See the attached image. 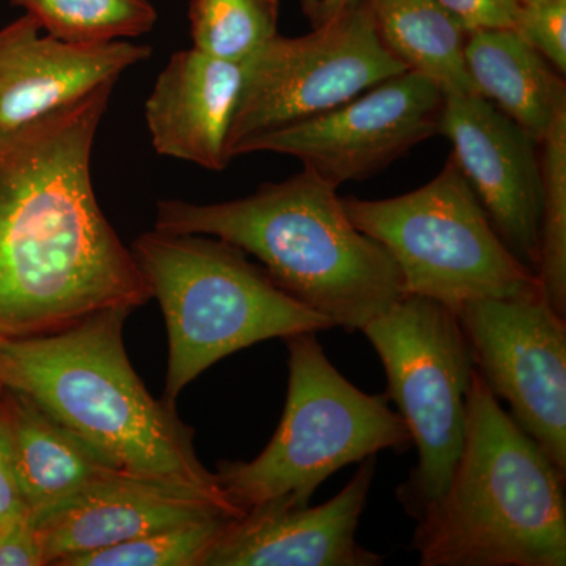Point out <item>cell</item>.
Returning <instances> with one entry per match:
<instances>
[{"label": "cell", "instance_id": "obj_5", "mask_svg": "<svg viewBox=\"0 0 566 566\" xmlns=\"http://www.w3.org/2000/svg\"><path fill=\"white\" fill-rule=\"evenodd\" d=\"M129 249L166 319L167 403L177 406L186 386L230 354L334 327L219 238L151 230Z\"/></svg>", "mask_w": 566, "mask_h": 566}, {"label": "cell", "instance_id": "obj_24", "mask_svg": "<svg viewBox=\"0 0 566 566\" xmlns=\"http://www.w3.org/2000/svg\"><path fill=\"white\" fill-rule=\"evenodd\" d=\"M513 31L565 76L566 0L521 2Z\"/></svg>", "mask_w": 566, "mask_h": 566}, {"label": "cell", "instance_id": "obj_19", "mask_svg": "<svg viewBox=\"0 0 566 566\" xmlns=\"http://www.w3.org/2000/svg\"><path fill=\"white\" fill-rule=\"evenodd\" d=\"M376 33L408 71L434 82L444 96L476 95L465 66L469 32L436 0H365Z\"/></svg>", "mask_w": 566, "mask_h": 566}, {"label": "cell", "instance_id": "obj_20", "mask_svg": "<svg viewBox=\"0 0 566 566\" xmlns=\"http://www.w3.org/2000/svg\"><path fill=\"white\" fill-rule=\"evenodd\" d=\"M55 39L71 43L132 40L155 28L150 0H11Z\"/></svg>", "mask_w": 566, "mask_h": 566}, {"label": "cell", "instance_id": "obj_2", "mask_svg": "<svg viewBox=\"0 0 566 566\" xmlns=\"http://www.w3.org/2000/svg\"><path fill=\"white\" fill-rule=\"evenodd\" d=\"M337 189L303 169L230 202L161 200L155 230L237 245L283 292L356 333L406 294L392 256L356 229Z\"/></svg>", "mask_w": 566, "mask_h": 566}, {"label": "cell", "instance_id": "obj_10", "mask_svg": "<svg viewBox=\"0 0 566 566\" xmlns=\"http://www.w3.org/2000/svg\"><path fill=\"white\" fill-rule=\"evenodd\" d=\"M446 96L415 71L379 82L348 103L244 142L237 155L277 153L334 186L381 172L441 134Z\"/></svg>", "mask_w": 566, "mask_h": 566}, {"label": "cell", "instance_id": "obj_23", "mask_svg": "<svg viewBox=\"0 0 566 566\" xmlns=\"http://www.w3.org/2000/svg\"><path fill=\"white\" fill-rule=\"evenodd\" d=\"M543 211L538 277L547 303L566 318V114L542 140Z\"/></svg>", "mask_w": 566, "mask_h": 566}, {"label": "cell", "instance_id": "obj_12", "mask_svg": "<svg viewBox=\"0 0 566 566\" xmlns=\"http://www.w3.org/2000/svg\"><path fill=\"white\" fill-rule=\"evenodd\" d=\"M441 134L506 248L538 271L542 158L534 139L479 95L446 96ZM538 274V273H536Z\"/></svg>", "mask_w": 566, "mask_h": 566}, {"label": "cell", "instance_id": "obj_22", "mask_svg": "<svg viewBox=\"0 0 566 566\" xmlns=\"http://www.w3.org/2000/svg\"><path fill=\"white\" fill-rule=\"evenodd\" d=\"M238 517L223 515L62 558L54 566H203L212 547Z\"/></svg>", "mask_w": 566, "mask_h": 566}, {"label": "cell", "instance_id": "obj_11", "mask_svg": "<svg viewBox=\"0 0 566 566\" xmlns=\"http://www.w3.org/2000/svg\"><path fill=\"white\" fill-rule=\"evenodd\" d=\"M457 316L476 371L566 474V323L545 294L468 301Z\"/></svg>", "mask_w": 566, "mask_h": 566}, {"label": "cell", "instance_id": "obj_15", "mask_svg": "<svg viewBox=\"0 0 566 566\" xmlns=\"http://www.w3.org/2000/svg\"><path fill=\"white\" fill-rule=\"evenodd\" d=\"M150 55V46L128 40H59L25 14L0 29V129L25 125L117 82Z\"/></svg>", "mask_w": 566, "mask_h": 566}, {"label": "cell", "instance_id": "obj_16", "mask_svg": "<svg viewBox=\"0 0 566 566\" xmlns=\"http://www.w3.org/2000/svg\"><path fill=\"white\" fill-rule=\"evenodd\" d=\"M241 85L243 63L196 48L175 52L145 102L153 148L202 169H226L227 137Z\"/></svg>", "mask_w": 566, "mask_h": 566}, {"label": "cell", "instance_id": "obj_8", "mask_svg": "<svg viewBox=\"0 0 566 566\" xmlns=\"http://www.w3.org/2000/svg\"><path fill=\"white\" fill-rule=\"evenodd\" d=\"M360 333L378 353L386 397L398 406L419 461L397 488L409 516L419 517L444 493L463 450L474 356L457 312L406 294Z\"/></svg>", "mask_w": 566, "mask_h": 566}, {"label": "cell", "instance_id": "obj_1", "mask_svg": "<svg viewBox=\"0 0 566 566\" xmlns=\"http://www.w3.org/2000/svg\"><path fill=\"white\" fill-rule=\"evenodd\" d=\"M115 84L0 129V337L57 333L151 300L93 189V144Z\"/></svg>", "mask_w": 566, "mask_h": 566}, {"label": "cell", "instance_id": "obj_13", "mask_svg": "<svg viewBox=\"0 0 566 566\" xmlns=\"http://www.w3.org/2000/svg\"><path fill=\"white\" fill-rule=\"evenodd\" d=\"M223 515L243 513L219 491L115 469L33 520L44 565H55L161 528Z\"/></svg>", "mask_w": 566, "mask_h": 566}, {"label": "cell", "instance_id": "obj_26", "mask_svg": "<svg viewBox=\"0 0 566 566\" xmlns=\"http://www.w3.org/2000/svg\"><path fill=\"white\" fill-rule=\"evenodd\" d=\"M0 566H44L31 513L0 527Z\"/></svg>", "mask_w": 566, "mask_h": 566}, {"label": "cell", "instance_id": "obj_3", "mask_svg": "<svg viewBox=\"0 0 566 566\" xmlns=\"http://www.w3.org/2000/svg\"><path fill=\"white\" fill-rule=\"evenodd\" d=\"M132 308L112 307L57 333L0 337V387L25 395L120 471L219 491L177 406L155 400L126 354Z\"/></svg>", "mask_w": 566, "mask_h": 566}, {"label": "cell", "instance_id": "obj_28", "mask_svg": "<svg viewBox=\"0 0 566 566\" xmlns=\"http://www.w3.org/2000/svg\"><path fill=\"white\" fill-rule=\"evenodd\" d=\"M363 0H319L318 18H316V25L323 24V22L333 20L338 13L344 10L352 9Z\"/></svg>", "mask_w": 566, "mask_h": 566}, {"label": "cell", "instance_id": "obj_21", "mask_svg": "<svg viewBox=\"0 0 566 566\" xmlns=\"http://www.w3.org/2000/svg\"><path fill=\"white\" fill-rule=\"evenodd\" d=\"M196 50L243 63L277 35L279 0H191Z\"/></svg>", "mask_w": 566, "mask_h": 566}, {"label": "cell", "instance_id": "obj_9", "mask_svg": "<svg viewBox=\"0 0 566 566\" xmlns=\"http://www.w3.org/2000/svg\"><path fill=\"white\" fill-rule=\"evenodd\" d=\"M405 71L379 40L365 0L307 35L277 33L243 62L227 158L253 137L335 109Z\"/></svg>", "mask_w": 566, "mask_h": 566}, {"label": "cell", "instance_id": "obj_14", "mask_svg": "<svg viewBox=\"0 0 566 566\" xmlns=\"http://www.w3.org/2000/svg\"><path fill=\"white\" fill-rule=\"evenodd\" d=\"M375 469L376 457L360 461L348 485L323 505L249 510L233 521L203 566H381L385 558L356 539Z\"/></svg>", "mask_w": 566, "mask_h": 566}, {"label": "cell", "instance_id": "obj_7", "mask_svg": "<svg viewBox=\"0 0 566 566\" xmlns=\"http://www.w3.org/2000/svg\"><path fill=\"white\" fill-rule=\"evenodd\" d=\"M357 230L392 256L405 294L457 311L476 300L543 293L538 274L506 248L453 156L422 188L382 200L342 197Z\"/></svg>", "mask_w": 566, "mask_h": 566}, {"label": "cell", "instance_id": "obj_27", "mask_svg": "<svg viewBox=\"0 0 566 566\" xmlns=\"http://www.w3.org/2000/svg\"><path fill=\"white\" fill-rule=\"evenodd\" d=\"M28 513L31 512L22 499L17 469H14L9 427L0 409V527Z\"/></svg>", "mask_w": 566, "mask_h": 566}, {"label": "cell", "instance_id": "obj_25", "mask_svg": "<svg viewBox=\"0 0 566 566\" xmlns=\"http://www.w3.org/2000/svg\"><path fill=\"white\" fill-rule=\"evenodd\" d=\"M469 33L482 29L515 28L517 0H436Z\"/></svg>", "mask_w": 566, "mask_h": 566}, {"label": "cell", "instance_id": "obj_17", "mask_svg": "<svg viewBox=\"0 0 566 566\" xmlns=\"http://www.w3.org/2000/svg\"><path fill=\"white\" fill-rule=\"evenodd\" d=\"M465 66L476 95L542 144L566 114L565 76L513 29L469 33Z\"/></svg>", "mask_w": 566, "mask_h": 566}, {"label": "cell", "instance_id": "obj_4", "mask_svg": "<svg viewBox=\"0 0 566 566\" xmlns=\"http://www.w3.org/2000/svg\"><path fill=\"white\" fill-rule=\"evenodd\" d=\"M463 450L417 517L422 566H565V472L499 405L476 368Z\"/></svg>", "mask_w": 566, "mask_h": 566}, {"label": "cell", "instance_id": "obj_30", "mask_svg": "<svg viewBox=\"0 0 566 566\" xmlns=\"http://www.w3.org/2000/svg\"><path fill=\"white\" fill-rule=\"evenodd\" d=\"M517 2H520V3H521V2H526V0H517Z\"/></svg>", "mask_w": 566, "mask_h": 566}, {"label": "cell", "instance_id": "obj_29", "mask_svg": "<svg viewBox=\"0 0 566 566\" xmlns=\"http://www.w3.org/2000/svg\"><path fill=\"white\" fill-rule=\"evenodd\" d=\"M297 2H300L305 18L311 21L312 28H314L316 18H318L319 0H297Z\"/></svg>", "mask_w": 566, "mask_h": 566}, {"label": "cell", "instance_id": "obj_6", "mask_svg": "<svg viewBox=\"0 0 566 566\" xmlns=\"http://www.w3.org/2000/svg\"><path fill=\"white\" fill-rule=\"evenodd\" d=\"M283 340L289 392L273 439L251 461L216 464L219 486L243 515L263 505H308L318 486L346 465L412 444L389 398L352 385L327 359L316 333Z\"/></svg>", "mask_w": 566, "mask_h": 566}, {"label": "cell", "instance_id": "obj_18", "mask_svg": "<svg viewBox=\"0 0 566 566\" xmlns=\"http://www.w3.org/2000/svg\"><path fill=\"white\" fill-rule=\"evenodd\" d=\"M0 409L22 499L33 517L117 469L25 395L0 387Z\"/></svg>", "mask_w": 566, "mask_h": 566}]
</instances>
